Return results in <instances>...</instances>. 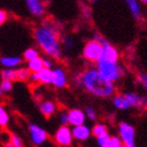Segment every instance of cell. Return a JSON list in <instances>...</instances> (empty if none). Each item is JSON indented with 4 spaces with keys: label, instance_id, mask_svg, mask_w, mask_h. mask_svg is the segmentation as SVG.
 <instances>
[{
    "label": "cell",
    "instance_id": "8fae6325",
    "mask_svg": "<svg viewBox=\"0 0 147 147\" xmlns=\"http://www.w3.org/2000/svg\"><path fill=\"white\" fill-rule=\"evenodd\" d=\"M123 96L127 100L128 104L130 105V107H135V108L145 107V103H146L147 100H145V98H143L141 95H139L138 92H127L125 94H123Z\"/></svg>",
    "mask_w": 147,
    "mask_h": 147
},
{
    "label": "cell",
    "instance_id": "cb8c5ba5",
    "mask_svg": "<svg viewBox=\"0 0 147 147\" xmlns=\"http://www.w3.org/2000/svg\"><path fill=\"white\" fill-rule=\"evenodd\" d=\"M84 113H85L86 118H88L90 121H96L97 118H98V115H97V111L94 107L92 106H86L85 109H84Z\"/></svg>",
    "mask_w": 147,
    "mask_h": 147
},
{
    "label": "cell",
    "instance_id": "e575fe53",
    "mask_svg": "<svg viewBox=\"0 0 147 147\" xmlns=\"http://www.w3.org/2000/svg\"><path fill=\"white\" fill-rule=\"evenodd\" d=\"M141 2H143V3H145V4H147V0H140Z\"/></svg>",
    "mask_w": 147,
    "mask_h": 147
},
{
    "label": "cell",
    "instance_id": "4316f807",
    "mask_svg": "<svg viewBox=\"0 0 147 147\" xmlns=\"http://www.w3.org/2000/svg\"><path fill=\"white\" fill-rule=\"evenodd\" d=\"M0 87L2 89L3 94L4 92H9L13 89V82L12 81H7V80H2L0 83Z\"/></svg>",
    "mask_w": 147,
    "mask_h": 147
},
{
    "label": "cell",
    "instance_id": "d590c367",
    "mask_svg": "<svg viewBox=\"0 0 147 147\" xmlns=\"http://www.w3.org/2000/svg\"><path fill=\"white\" fill-rule=\"evenodd\" d=\"M3 95V92H2V89H1V87H0V97Z\"/></svg>",
    "mask_w": 147,
    "mask_h": 147
},
{
    "label": "cell",
    "instance_id": "30bf717a",
    "mask_svg": "<svg viewBox=\"0 0 147 147\" xmlns=\"http://www.w3.org/2000/svg\"><path fill=\"white\" fill-rule=\"evenodd\" d=\"M73 138L77 141H86L92 136V128L86 124L75 126L71 128Z\"/></svg>",
    "mask_w": 147,
    "mask_h": 147
},
{
    "label": "cell",
    "instance_id": "9a60e30c",
    "mask_svg": "<svg viewBox=\"0 0 147 147\" xmlns=\"http://www.w3.org/2000/svg\"><path fill=\"white\" fill-rule=\"evenodd\" d=\"M125 3L127 4L129 9V12L131 13V15L134 16V18L136 20H141L142 18V12L141 7L139 4L138 0H124Z\"/></svg>",
    "mask_w": 147,
    "mask_h": 147
},
{
    "label": "cell",
    "instance_id": "5b68a950",
    "mask_svg": "<svg viewBox=\"0 0 147 147\" xmlns=\"http://www.w3.org/2000/svg\"><path fill=\"white\" fill-rule=\"evenodd\" d=\"M103 53V45L98 41L92 40L85 44L83 49V57L89 62H97L101 58Z\"/></svg>",
    "mask_w": 147,
    "mask_h": 147
},
{
    "label": "cell",
    "instance_id": "f546056e",
    "mask_svg": "<svg viewBox=\"0 0 147 147\" xmlns=\"http://www.w3.org/2000/svg\"><path fill=\"white\" fill-rule=\"evenodd\" d=\"M138 81L143 87L147 90V74L146 73H140L138 74Z\"/></svg>",
    "mask_w": 147,
    "mask_h": 147
},
{
    "label": "cell",
    "instance_id": "836d02e7",
    "mask_svg": "<svg viewBox=\"0 0 147 147\" xmlns=\"http://www.w3.org/2000/svg\"><path fill=\"white\" fill-rule=\"evenodd\" d=\"M3 147H14V146H13V144H12V143H11V142L7 141V142H5V143H4V145H3Z\"/></svg>",
    "mask_w": 147,
    "mask_h": 147
},
{
    "label": "cell",
    "instance_id": "277c9868",
    "mask_svg": "<svg viewBox=\"0 0 147 147\" xmlns=\"http://www.w3.org/2000/svg\"><path fill=\"white\" fill-rule=\"evenodd\" d=\"M118 134L120 140L123 145L126 147H137L136 146V129L132 125L127 122L119 123L118 125Z\"/></svg>",
    "mask_w": 147,
    "mask_h": 147
},
{
    "label": "cell",
    "instance_id": "8992f818",
    "mask_svg": "<svg viewBox=\"0 0 147 147\" xmlns=\"http://www.w3.org/2000/svg\"><path fill=\"white\" fill-rule=\"evenodd\" d=\"M28 134H30V140L35 146L42 145L43 143H45L49 138V135L45 129L34 123L28 125Z\"/></svg>",
    "mask_w": 147,
    "mask_h": 147
},
{
    "label": "cell",
    "instance_id": "1f68e13d",
    "mask_svg": "<svg viewBox=\"0 0 147 147\" xmlns=\"http://www.w3.org/2000/svg\"><path fill=\"white\" fill-rule=\"evenodd\" d=\"M53 65H54V63H53L52 59L43 58V66H44V68H47V69H52Z\"/></svg>",
    "mask_w": 147,
    "mask_h": 147
},
{
    "label": "cell",
    "instance_id": "6da1fadb",
    "mask_svg": "<svg viewBox=\"0 0 147 147\" xmlns=\"http://www.w3.org/2000/svg\"><path fill=\"white\" fill-rule=\"evenodd\" d=\"M76 84L98 98H109L116 94L115 84L105 79L97 68H88L76 77Z\"/></svg>",
    "mask_w": 147,
    "mask_h": 147
},
{
    "label": "cell",
    "instance_id": "8d00e7d4",
    "mask_svg": "<svg viewBox=\"0 0 147 147\" xmlns=\"http://www.w3.org/2000/svg\"><path fill=\"white\" fill-rule=\"evenodd\" d=\"M145 108L147 109V101H146V103H145Z\"/></svg>",
    "mask_w": 147,
    "mask_h": 147
},
{
    "label": "cell",
    "instance_id": "83f0119b",
    "mask_svg": "<svg viewBox=\"0 0 147 147\" xmlns=\"http://www.w3.org/2000/svg\"><path fill=\"white\" fill-rule=\"evenodd\" d=\"M62 44H63V46H64V49H71V47H74V45H75V41L71 39V37L66 36V37H63V39H62Z\"/></svg>",
    "mask_w": 147,
    "mask_h": 147
},
{
    "label": "cell",
    "instance_id": "4fadbf2b",
    "mask_svg": "<svg viewBox=\"0 0 147 147\" xmlns=\"http://www.w3.org/2000/svg\"><path fill=\"white\" fill-rule=\"evenodd\" d=\"M39 110L45 118H51L56 113L57 106L51 100H44V101H41L39 103Z\"/></svg>",
    "mask_w": 147,
    "mask_h": 147
},
{
    "label": "cell",
    "instance_id": "e0dca14e",
    "mask_svg": "<svg viewBox=\"0 0 147 147\" xmlns=\"http://www.w3.org/2000/svg\"><path fill=\"white\" fill-rule=\"evenodd\" d=\"M113 106L119 110H127V109H129V108H131L130 105L128 104L127 100L125 99V97L123 96V94L122 95L113 96Z\"/></svg>",
    "mask_w": 147,
    "mask_h": 147
},
{
    "label": "cell",
    "instance_id": "4dcf8cb0",
    "mask_svg": "<svg viewBox=\"0 0 147 147\" xmlns=\"http://www.w3.org/2000/svg\"><path fill=\"white\" fill-rule=\"evenodd\" d=\"M109 138H110L109 134L102 136V137H100V138H97V143H98V145L100 147H106V144H107Z\"/></svg>",
    "mask_w": 147,
    "mask_h": 147
},
{
    "label": "cell",
    "instance_id": "5bb4252c",
    "mask_svg": "<svg viewBox=\"0 0 147 147\" xmlns=\"http://www.w3.org/2000/svg\"><path fill=\"white\" fill-rule=\"evenodd\" d=\"M0 63L5 68H16L22 63V59L17 56H3L0 58Z\"/></svg>",
    "mask_w": 147,
    "mask_h": 147
},
{
    "label": "cell",
    "instance_id": "ac0fdd59",
    "mask_svg": "<svg viewBox=\"0 0 147 147\" xmlns=\"http://www.w3.org/2000/svg\"><path fill=\"white\" fill-rule=\"evenodd\" d=\"M28 68L31 73H39L41 69L44 68V66H43V58L38 57V58L28 62Z\"/></svg>",
    "mask_w": 147,
    "mask_h": 147
},
{
    "label": "cell",
    "instance_id": "7c38bea8",
    "mask_svg": "<svg viewBox=\"0 0 147 147\" xmlns=\"http://www.w3.org/2000/svg\"><path fill=\"white\" fill-rule=\"evenodd\" d=\"M28 12L35 17H40L45 12V7L42 0H24Z\"/></svg>",
    "mask_w": 147,
    "mask_h": 147
},
{
    "label": "cell",
    "instance_id": "7a4b0ae2",
    "mask_svg": "<svg viewBox=\"0 0 147 147\" xmlns=\"http://www.w3.org/2000/svg\"><path fill=\"white\" fill-rule=\"evenodd\" d=\"M34 36L40 49L49 57L60 59L62 57L61 44L57 28L51 23H44L34 32Z\"/></svg>",
    "mask_w": 147,
    "mask_h": 147
},
{
    "label": "cell",
    "instance_id": "74e56055",
    "mask_svg": "<svg viewBox=\"0 0 147 147\" xmlns=\"http://www.w3.org/2000/svg\"><path fill=\"white\" fill-rule=\"evenodd\" d=\"M92 2H96V1H98V0H92Z\"/></svg>",
    "mask_w": 147,
    "mask_h": 147
},
{
    "label": "cell",
    "instance_id": "d6a6232c",
    "mask_svg": "<svg viewBox=\"0 0 147 147\" xmlns=\"http://www.w3.org/2000/svg\"><path fill=\"white\" fill-rule=\"evenodd\" d=\"M6 19H7V14H6V12L3 11V9H0V25L3 24V23L5 22Z\"/></svg>",
    "mask_w": 147,
    "mask_h": 147
},
{
    "label": "cell",
    "instance_id": "f35d334b",
    "mask_svg": "<svg viewBox=\"0 0 147 147\" xmlns=\"http://www.w3.org/2000/svg\"><path fill=\"white\" fill-rule=\"evenodd\" d=\"M121 147H126V146H124V145H122V146H121Z\"/></svg>",
    "mask_w": 147,
    "mask_h": 147
},
{
    "label": "cell",
    "instance_id": "d6986e66",
    "mask_svg": "<svg viewBox=\"0 0 147 147\" xmlns=\"http://www.w3.org/2000/svg\"><path fill=\"white\" fill-rule=\"evenodd\" d=\"M108 128L107 126L103 123H96L95 125L92 127V135L95 136L96 138H100L102 136L107 135Z\"/></svg>",
    "mask_w": 147,
    "mask_h": 147
},
{
    "label": "cell",
    "instance_id": "3957f363",
    "mask_svg": "<svg viewBox=\"0 0 147 147\" xmlns=\"http://www.w3.org/2000/svg\"><path fill=\"white\" fill-rule=\"evenodd\" d=\"M97 71L107 81L113 84L124 75V69L119 62L106 61L103 59H99V61L97 62Z\"/></svg>",
    "mask_w": 147,
    "mask_h": 147
},
{
    "label": "cell",
    "instance_id": "2e32d148",
    "mask_svg": "<svg viewBox=\"0 0 147 147\" xmlns=\"http://www.w3.org/2000/svg\"><path fill=\"white\" fill-rule=\"evenodd\" d=\"M37 74V78H38V83H42V84H52L53 80V69H47V68H43L39 73Z\"/></svg>",
    "mask_w": 147,
    "mask_h": 147
},
{
    "label": "cell",
    "instance_id": "d4e9b609",
    "mask_svg": "<svg viewBox=\"0 0 147 147\" xmlns=\"http://www.w3.org/2000/svg\"><path fill=\"white\" fill-rule=\"evenodd\" d=\"M123 145L122 141L120 140L119 137H116V136H110L109 140H108L106 147H121Z\"/></svg>",
    "mask_w": 147,
    "mask_h": 147
},
{
    "label": "cell",
    "instance_id": "44dd1931",
    "mask_svg": "<svg viewBox=\"0 0 147 147\" xmlns=\"http://www.w3.org/2000/svg\"><path fill=\"white\" fill-rule=\"evenodd\" d=\"M31 71L28 67H20L16 69V80L19 81H28L31 77Z\"/></svg>",
    "mask_w": 147,
    "mask_h": 147
},
{
    "label": "cell",
    "instance_id": "7402d4cb",
    "mask_svg": "<svg viewBox=\"0 0 147 147\" xmlns=\"http://www.w3.org/2000/svg\"><path fill=\"white\" fill-rule=\"evenodd\" d=\"M38 57H40L39 52H38L36 49H34V47H30V49H28L23 53V59H24L26 62L32 61V60L38 58Z\"/></svg>",
    "mask_w": 147,
    "mask_h": 147
},
{
    "label": "cell",
    "instance_id": "52a82bcc",
    "mask_svg": "<svg viewBox=\"0 0 147 147\" xmlns=\"http://www.w3.org/2000/svg\"><path fill=\"white\" fill-rule=\"evenodd\" d=\"M54 139L56 143L61 147H68L74 140L71 128H69L68 125H61L56 130Z\"/></svg>",
    "mask_w": 147,
    "mask_h": 147
},
{
    "label": "cell",
    "instance_id": "ffe728a7",
    "mask_svg": "<svg viewBox=\"0 0 147 147\" xmlns=\"http://www.w3.org/2000/svg\"><path fill=\"white\" fill-rule=\"evenodd\" d=\"M9 123V111L4 107V105L0 104V127H6Z\"/></svg>",
    "mask_w": 147,
    "mask_h": 147
},
{
    "label": "cell",
    "instance_id": "603a6c76",
    "mask_svg": "<svg viewBox=\"0 0 147 147\" xmlns=\"http://www.w3.org/2000/svg\"><path fill=\"white\" fill-rule=\"evenodd\" d=\"M1 78L2 80L7 81H15L16 80V69L15 68H4L1 71Z\"/></svg>",
    "mask_w": 147,
    "mask_h": 147
},
{
    "label": "cell",
    "instance_id": "9c48e42d",
    "mask_svg": "<svg viewBox=\"0 0 147 147\" xmlns=\"http://www.w3.org/2000/svg\"><path fill=\"white\" fill-rule=\"evenodd\" d=\"M52 85L55 86L56 88H63L67 85V76L63 68L57 67L53 69Z\"/></svg>",
    "mask_w": 147,
    "mask_h": 147
},
{
    "label": "cell",
    "instance_id": "484cf974",
    "mask_svg": "<svg viewBox=\"0 0 147 147\" xmlns=\"http://www.w3.org/2000/svg\"><path fill=\"white\" fill-rule=\"evenodd\" d=\"M9 142L13 144L14 147H23V141L22 139L16 134H12L9 137Z\"/></svg>",
    "mask_w": 147,
    "mask_h": 147
},
{
    "label": "cell",
    "instance_id": "f1b7e54d",
    "mask_svg": "<svg viewBox=\"0 0 147 147\" xmlns=\"http://www.w3.org/2000/svg\"><path fill=\"white\" fill-rule=\"evenodd\" d=\"M59 122L61 125H68V113L67 111H61L59 113Z\"/></svg>",
    "mask_w": 147,
    "mask_h": 147
},
{
    "label": "cell",
    "instance_id": "ba28073f",
    "mask_svg": "<svg viewBox=\"0 0 147 147\" xmlns=\"http://www.w3.org/2000/svg\"><path fill=\"white\" fill-rule=\"evenodd\" d=\"M67 113H68V124L71 125L73 127L85 124L86 116L84 110L80 109V108H73V109L68 110Z\"/></svg>",
    "mask_w": 147,
    "mask_h": 147
}]
</instances>
